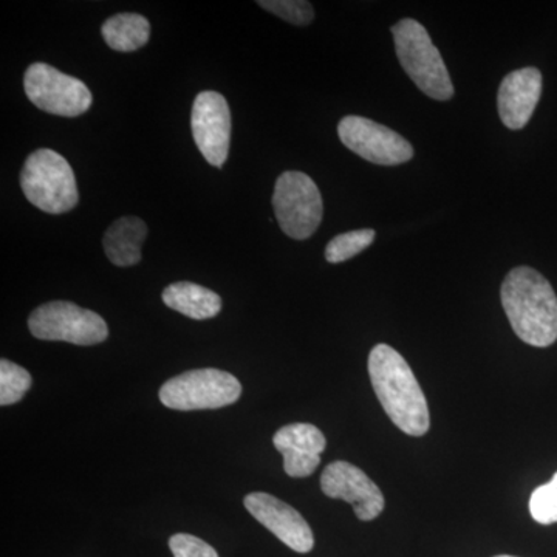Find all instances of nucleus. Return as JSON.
<instances>
[{"label": "nucleus", "mask_w": 557, "mask_h": 557, "mask_svg": "<svg viewBox=\"0 0 557 557\" xmlns=\"http://www.w3.org/2000/svg\"><path fill=\"white\" fill-rule=\"evenodd\" d=\"M273 208L278 226L295 240H306L313 236L324 212L317 183L299 171L284 172L277 178Z\"/></svg>", "instance_id": "423d86ee"}, {"label": "nucleus", "mask_w": 557, "mask_h": 557, "mask_svg": "<svg viewBox=\"0 0 557 557\" xmlns=\"http://www.w3.org/2000/svg\"><path fill=\"white\" fill-rule=\"evenodd\" d=\"M148 236V225L134 215L121 218L106 231L102 247L116 267H134L141 260V247Z\"/></svg>", "instance_id": "2eb2a0df"}, {"label": "nucleus", "mask_w": 557, "mask_h": 557, "mask_svg": "<svg viewBox=\"0 0 557 557\" xmlns=\"http://www.w3.org/2000/svg\"><path fill=\"white\" fill-rule=\"evenodd\" d=\"M101 33L110 49L135 51L148 44L150 24L139 14L120 13L104 22Z\"/></svg>", "instance_id": "f3484780"}, {"label": "nucleus", "mask_w": 557, "mask_h": 557, "mask_svg": "<svg viewBox=\"0 0 557 557\" xmlns=\"http://www.w3.org/2000/svg\"><path fill=\"white\" fill-rule=\"evenodd\" d=\"M28 329L35 338L75 346H95L109 336L108 324L100 314L67 300L42 304L28 318Z\"/></svg>", "instance_id": "0eeeda50"}, {"label": "nucleus", "mask_w": 557, "mask_h": 557, "mask_svg": "<svg viewBox=\"0 0 557 557\" xmlns=\"http://www.w3.org/2000/svg\"><path fill=\"white\" fill-rule=\"evenodd\" d=\"M338 135L351 152L380 166H397L413 157V148L408 139L362 116L348 115L341 120Z\"/></svg>", "instance_id": "1a4fd4ad"}, {"label": "nucleus", "mask_w": 557, "mask_h": 557, "mask_svg": "<svg viewBox=\"0 0 557 557\" xmlns=\"http://www.w3.org/2000/svg\"><path fill=\"white\" fill-rule=\"evenodd\" d=\"M24 89L36 108L65 119L83 115L94 101L89 87L83 81L44 62H36L27 69Z\"/></svg>", "instance_id": "6e6552de"}, {"label": "nucleus", "mask_w": 557, "mask_h": 557, "mask_svg": "<svg viewBox=\"0 0 557 557\" xmlns=\"http://www.w3.org/2000/svg\"><path fill=\"white\" fill-rule=\"evenodd\" d=\"M32 375L9 359L0 361V405L11 406L21 401L32 387Z\"/></svg>", "instance_id": "6ab92c4d"}, {"label": "nucleus", "mask_w": 557, "mask_h": 557, "mask_svg": "<svg viewBox=\"0 0 557 557\" xmlns=\"http://www.w3.org/2000/svg\"><path fill=\"white\" fill-rule=\"evenodd\" d=\"M190 127L205 160L222 168L228 159L231 141V112L225 97L218 91H200L194 101Z\"/></svg>", "instance_id": "9d476101"}, {"label": "nucleus", "mask_w": 557, "mask_h": 557, "mask_svg": "<svg viewBox=\"0 0 557 557\" xmlns=\"http://www.w3.org/2000/svg\"><path fill=\"white\" fill-rule=\"evenodd\" d=\"M399 64L413 84L432 100L454 97L453 81L426 28L416 20H401L392 27Z\"/></svg>", "instance_id": "7ed1b4c3"}, {"label": "nucleus", "mask_w": 557, "mask_h": 557, "mask_svg": "<svg viewBox=\"0 0 557 557\" xmlns=\"http://www.w3.org/2000/svg\"><path fill=\"white\" fill-rule=\"evenodd\" d=\"M502 306L523 343L548 347L557 341V296L552 284L530 267L511 270L502 284Z\"/></svg>", "instance_id": "f03ea898"}, {"label": "nucleus", "mask_w": 557, "mask_h": 557, "mask_svg": "<svg viewBox=\"0 0 557 557\" xmlns=\"http://www.w3.org/2000/svg\"><path fill=\"white\" fill-rule=\"evenodd\" d=\"M242 395L236 376L219 369H196L175 376L160 388V401L175 410L220 409Z\"/></svg>", "instance_id": "39448f33"}, {"label": "nucleus", "mask_w": 557, "mask_h": 557, "mask_svg": "<svg viewBox=\"0 0 557 557\" xmlns=\"http://www.w3.org/2000/svg\"><path fill=\"white\" fill-rule=\"evenodd\" d=\"M245 508L259 523L271 531L296 553H309L314 547L313 531L307 520L285 502L267 493L248 494Z\"/></svg>", "instance_id": "f8f14e48"}, {"label": "nucleus", "mask_w": 557, "mask_h": 557, "mask_svg": "<svg viewBox=\"0 0 557 557\" xmlns=\"http://www.w3.org/2000/svg\"><path fill=\"white\" fill-rule=\"evenodd\" d=\"M375 236L373 230H357L339 234L335 239L329 242L327 248H325V259L330 263L346 262L369 248L375 240Z\"/></svg>", "instance_id": "a211bd4d"}, {"label": "nucleus", "mask_w": 557, "mask_h": 557, "mask_svg": "<svg viewBox=\"0 0 557 557\" xmlns=\"http://www.w3.org/2000/svg\"><path fill=\"white\" fill-rule=\"evenodd\" d=\"M21 188L32 205L49 214H64L79 201L72 166L51 149H39L28 156L21 172Z\"/></svg>", "instance_id": "20e7f679"}, {"label": "nucleus", "mask_w": 557, "mask_h": 557, "mask_svg": "<svg viewBox=\"0 0 557 557\" xmlns=\"http://www.w3.org/2000/svg\"><path fill=\"white\" fill-rule=\"evenodd\" d=\"M163 302L170 309L197 321L215 318L222 310V298L218 293L193 282H175L164 288Z\"/></svg>", "instance_id": "dca6fc26"}, {"label": "nucleus", "mask_w": 557, "mask_h": 557, "mask_svg": "<svg viewBox=\"0 0 557 557\" xmlns=\"http://www.w3.org/2000/svg\"><path fill=\"white\" fill-rule=\"evenodd\" d=\"M369 375L392 423L412 437L426 434L431 428L426 397L408 361L395 348L379 344L370 351Z\"/></svg>", "instance_id": "f257e3e1"}, {"label": "nucleus", "mask_w": 557, "mask_h": 557, "mask_svg": "<svg viewBox=\"0 0 557 557\" xmlns=\"http://www.w3.org/2000/svg\"><path fill=\"white\" fill-rule=\"evenodd\" d=\"M496 557H516V556L502 555V556H496Z\"/></svg>", "instance_id": "5701e85b"}, {"label": "nucleus", "mask_w": 557, "mask_h": 557, "mask_svg": "<svg viewBox=\"0 0 557 557\" xmlns=\"http://www.w3.org/2000/svg\"><path fill=\"white\" fill-rule=\"evenodd\" d=\"M258 5L293 25H309L314 20L313 5L306 0H260Z\"/></svg>", "instance_id": "412c9836"}, {"label": "nucleus", "mask_w": 557, "mask_h": 557, "mask_svg": "<svg viewBox=\"0 0 557 557\" xmlns=\"http://www.w3.org/2000/svg\"><path fill=\"white\" fill-rule=\"evenodd\" d=\"M170 548L174 557H219L218 552L196 536L175 534L171 537Z\"/></svg>", "instance_id": "4be33fe9"}, {"label": "nucleus", "mask_w": 557, "mask_h": 557, "mask_svg": "<svg viewBox=\"0 0 557 557\" xmlns=\"http://www.w3.org/2000/svg\"><path fill=\"white\" fill-rule=\"evenodd\" d=\"M542 95V73L525 67L509 73L502 81L497 95L498 115L511 131H520L533 116Z\"/></svg>", "instance_id": "ddd939ff"}, {"label": "nucleus", "mask_w": 557, "mask_h": 557, "mask_svg": "<svg viewBox=\"0 0 557 557\" xmlns=\"http://www.w3.org/2000/svg\"><path fill=\"white\" fill-rule=\"evenodd\" d=\"M322 493L330 498H341L354 507L359 520L379 518L384 509V496L379 486L362 469L347 461H335L321 475Z\"/></svg>", "instance_id": "9b49d317"}, {"label": "nucleus", "mask_w": 557, "mask_h": 557, "mask_svg": "<svg viewBox=\"0 0 557 557\" xmlns=\"http://www.w3.org/2000/svg\"><path fill=\"white\" fill-rule=\"evenodd\" d=\"M274 446L284 456V469L289 478H309L321 463V454L327 440L317 426L309 423H293L278 429Z\"/></svg>", "instance_id": "4468645a"}, {"label": "nucleus", "mask_w": 557, "mask_h": 557, "mask_svg": "<svg viewBox=\"0 0 557 557\" xmlns=\"http://www.w3.org/2000/svg\"><path fill=\"white\" fill-rule=\"evenodd\" d=\"M530 512L541 525L557 523V472L547 485L533 491L530 497Z\"/></svg>", "instance_id": "aec40b11"}]
</instances>
